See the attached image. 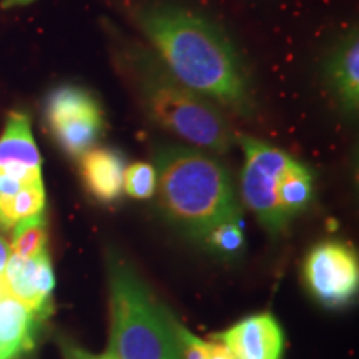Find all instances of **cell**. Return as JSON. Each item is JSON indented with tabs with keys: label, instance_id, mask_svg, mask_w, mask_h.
<instances>
[{
	"label": "cell",
	"instance_id": "16",
	"mask_svg": "<svg viewBox=\"0 0 359 359\" xmlns=\"http://www.w3.org/2000/svg\"><path fill=\"white\" fill-rule=\"evenodd\" d=\"M11 255L20 258H35L47 251V222L43 213L27 218L12 228Z\"/></svg>",
	"mask_w": 359,
	"mask_h": 359
},
{
	"label": "cell",
	"instance_id": "1",
	"mask_svg": "<svg viewBox=\"0 0 359 359\" xmlns=\"http://www.w3.org/2000/svg\"><path fill=\"white\" fill-rule=\"evenodd\" d=\"M135 17L155 55L178 82L238 115L255 114L243 64L219 27L173 4H151Z\"/></svg>",
	"mask_w": 359,
	"mask_h": 359
},
{
	"label": "cell",
	"instance_id": "10",
	"mask_svg": "<svg viewBox=\"0 0 359 359\" xmlns=\"http://www.w3.org/2000/svg\"><path fill=\"white\" fill-rule=\"evenodd\" d=\"M326 83L341 109L348 115H356L359 107V37L351 29L339 39L326 58Z\"/></svg>",
	"mask_w": 359,
	"mask_h": 359
},
{
	"label": "cell",
	"instance_id": "5",
	"mask_svg": "<svg viewBox=\"0 0 359 359\" xmlns=\"http://www.w3.org/2000/svg\"><path fill=\"white\" fill-rule=\"evenodd\" d=\"M45 120L53 138L72 158H82L103 133L100 103L79 85H58L48 93Z\"/></svg>",
	"mask_w": 359,
	"mask_h": 359
},
{
	"label": "cell",
	"instance_id": "22",
	"mask_svg": "<svg viewBox=\"0 0 359 359\" xmlns=\"http://www.w3.org/2000/svg\"><path fill=\"white\" fill-rule=\"evenodd\" d=\"M35 2V0H2L0 7L2 8H13V7H22L29 6V4Z\"/></svg>",
	"mask_w": 359,
	"mask_h": 359
},
{
	"label": "cell",
	"instance_id": "17",
	"mask_svg": "<svg viewBox=\"0 0 359 359\" xmlns=\"http://www.w3.org/2000/svg\"><path fill=\"white\" fill-rule=\"evenodd\" d=\"M123 190L137 200H148L156 191V168L145 161H137L125 168Z\"/></svg>",
	"mask_w": 359,
	"mask_h": 359
},
{
	"label": "cell",
	"instance_id": "8",
	"mask_svg": "<svg viewBox=\"0 0 359 359\" xmlns=\"http://www.w3.org/2000/svg\"><path fill=\"white\" fill-rule=\"evenodd\" d=\"M213 339L238 359H281L285 351V333L269 313L245 318Z\"/></svg>",
	"mask_w": 359,
	"mask_h": 359
},
{
	"label": "cell",
	"instance_id": "19",
	"mask_svg": "<svg viewBox=\"0 0 359 359\" xmlns=\"http://www.w3.org/2000/svg\"><path fill=\"white\" fill-rule=\"evenodd\" d=\"M62 351H64L65 359H114L109 354H103V356H95V354L83 351L82 348L75 346L72 343L62 344Z\"/></svg>",
	"mask_w": 359,
	"mask_h": 359
},
{
	"label": "cell",
	"instance_id": "20",
	"mask_svg": "<svg viewBox=\"0 0 359 359\" xmlns=\"http://www.w3.org/2000/svg\"><path fill=\"white\" fill-rule=\"evenodd\" d=\"M206 359H238L228 351L223 344L219 343H210L208 344V356Z\"/></svg>",
	"mask_w": 359,
	"mask_h": 359
},
{
	"label": "cell",
	"instance_id": "18",
	"mask_svg": "<svg viewBox=\"0 0 359 359\" xmlns=\"http://www.w3.org/2000/svg\"><path fill=\"white\" fill-rule=\"evenodd\" d=\"M203 238L213 250L223 255H235L245 245V236L240 228V219L218 224L212 231L206 233Z\"/></svg>",
	"mask_w": 359,
	"mask_h": 359
},
{
	"label": "cell",
	"instance_id": "11",
	"mask_svg": "<svg viewBox=\"0 0 359 359\" xmlns=\"http://www.w3.org/2000/svg\"><path fill=\"white\" fill-rule=\"evenodd\" d=\"M43 318L11 294L0 298V359H19L35 346Z\"/></svg>",
	"mask_w": 359,
	"mask_h": 359
},
{
	"label": "cell",
	"instance_id": "12",
	"mask_svg": "<svg viewBox=\"0 0 359 359\" xmlns=\"http://www.w3.org/2000/svg\"><path fill=\"white\" fill-rule=\"evenodd\" d=\"M125 158L111 148L93 147L80 158V173L93 198L110 203L120 198L123 191Z\"/></svg>",
	"mask_w": 359,
	"mask_h": 359
},
{
	"label": "cell",
	"instance_id": "21",
	"mask_svg": "<svg viewBox=\"0 0 359 359\" xmlns=\"http://www.w3.org/2000/svg\"><path fill=\"white\" fill-rule=\"evenodd\" d=\"M8 258H11V246L4 240V236L0 235V275H4V271H6Z\"/></svg>",
	"mask_w": 359,
	"mask_h": 359
},
{
	"label": "cell",
	"instance_id": "4",
	"mask_svg": "<svg viewBox=\"0 0 359 359\" xmlns=\"http://www.w3.org/2000/svg\"><path fill=\"white\" fill-rule=\"evenodd\" d=\"M109 276L111 333L107 354L114 359H182L175 321L155 303L132 268L111 258Z\"/></svg>",
	"mask_w": 359,
	"mask_h": 359
},
{
	"label": "cell",
	"instance_id": "6",
	"mask_svg": "<svg viewBox=\"0 0 359 359\" xmlns=\"http://www.w3.org/2000/svg\"><path fill=\"white\" fill-rule=\"evenodd\" d=\"M240 145L245 151V167L241 172L245 203L258 222L271 235H276L288 224L278 200V182L293 158L280 148L250 137H240Z\"/></svg>",
	"mask_w": 359,
	"mask_h": 359
},
{
	"label": "cell",
	"instance_id": "13",
	"mask_svg": "<svg viewBox=\"0 0 359 359\" xmlns=\"http://www.w3.org/2000/svg\"><path fill=\"white\" fill-rule=\"evenodd\" d=\"M6 168L42 170L30 118L24 111H11L0 135V170Z\"/></svg>",
	"mask_w": 359,
	"mask_h": 359
},
{
	"label": "cell",
	"instance_id": "9",
	"mask_svg": "<svg viewBox=\"0 0 359 359\" xmlns=\"http://www.w3.org/2000/svg\"><path fill=\"white\" fill-rule=\"evenodd\" d=\"M7 293L37 313L47 318L50 311V299L55 288V275L47 251L35 258H20L11 255L6 271Z\"/></svg>",
	"mask_w": 359,
	"mask_h": 359
},
{
	"label": "cell",
	"instance_id": "15",
	"mask_svg": "<svg viewBox=\"0 0 359 359\" xmlns=\"http://www.w3.org/2000/svg\"><path fill=\"white\" fill-rule=\"evenodd\" d=\"M45 210L43 182L22 188L13 195L0 196V230L12 231L17 223L37 217Z\"/></svg>",
	"mask_w": 359,
	"mask_h": 359
},
{
	"label": "cell",
	"instance_id": "2",
	"mask_svg": "<svg viewBox=\"0 0 359 359\" xmlns=\"http://www.w3.org/2000/svg\"><path fill=\"white\" fill-rule=\"evenodd\" d=\"M118 64L155 123L213 154L231 147L233 132L217 103L178 82L148 48L127 45L118 52Z\"/></svg>",
	"mask_w": 359,
	"mask_h": 359
},
{
	"label": "cell",
	"instance_id": "14",
	"mask_svg": "<svg viewBox=\"0 0 359 359\" xmlns=\"http://www.w3.org/2000/svg\"><path fill=\"white\" fill-rule=\"evenodd\" d=\"M278 200L286 219L302 213L313 200V177L304 165L291 160L278 182Z\"/></svg>",
	"mask_w": 359,
	"mask_h": 359
},
{
	"label": "cell",
	"instance_id": "3",
	"mask_svg": "<svg viewBox=\"0 0 359 359\" xmlns=\"http://www.w3.org/2000/svg\"><path fill=\"white\" fill-rule=\"evenodd\" d=\"M156 191L163 212L198 238L224 222L240 219L230 175L203 151L185 147L160 150Z\"/></svg>",
	"mask_w": 359,
	"mask_h": 359
},
{
	"label": "cell",
	"instance_id": "7",
	"mask_svg": "<svg viewBox=\"0 0 359 359\" xmlns=\"http://www.w3.org/2000/svg\"><path fill=\"white\" fill-rule=\"evenodd\" d=\"M304 281L323 306L339 308L358 293V258L339 241H323L309 251L303 266Z\"/></svg>",
	"mask_w": 359,
	"mask_h": 359
}]
</instances>
